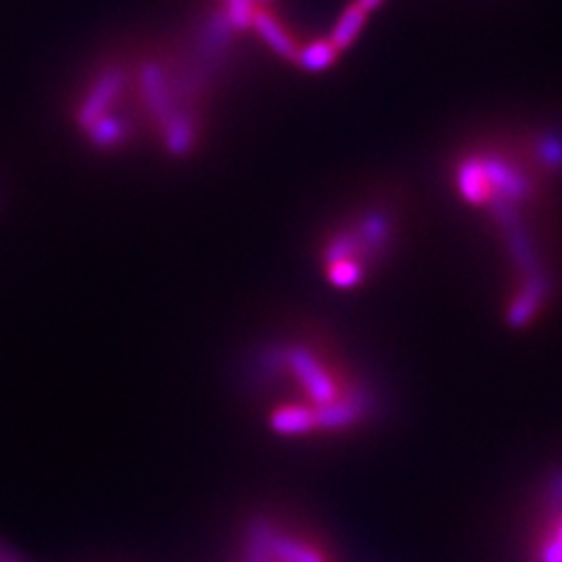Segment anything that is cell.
Instances as JSON below:
<instances>
[{
  "label": "cell",
  "instance_id": "7a4b0ae2",
  "mask_svg": "<svg viewBox=\"0 0 562 562\" xmlns=\"http://www.w3.org/2000/svg\"><path fill=\"white\" fill-rule=\"evenodd\" d=\"M258 537L262 543H266L268 553L277 555L281 562H322L319 553H314L312 549L303 547V543H297L289 537H277V535H270L268 530H260Z\"/></svg>",
  "mask_w": 562,
  "mask_h": 562
},
{
  "label": "cell",
  "instance_id": "6da1fadb",
  "mask_svg": "<svg viewBox=\"0 0 562 562\" xmlns=\"http://www.w3.org/2000/svg\"><path fill=\"white\" fill-rule=\"evenodd\" d=\"M286 363L291 371L301 380L305 392L316 401V406H328V403L338 401V386L330 380V375L324 371L307 349L293 347L286 351Z\"/></svg>",
  "mask_w": 562,
  "mask_h": 562
},
{
  "label": "cell",
  "instance_id": "8992f818",
  "mask_svg": "<svg viewBox=\"0 0 562 562\" xmlns=\"http://www.w3.org/2000/svg\"><path fill=\"white\" fill-rule=\"evenodd\" d=\"M460 186L462 192L467 195V200L471 202H485L490 190H492V181H490V173H487V165H479V162H471L462 169L460 176Z\"/></svg>",
  "mask_w": 562,
  "mask_h": 562
},
{
  "label": "cell",
  "instance_id": "8fae6325",
  "mask_svg": "<svg viewBox=\"0 0 562 562\" xmlns=\"http://www.w3.org/2000/svg\"><path fill=\"white\" fill-rule=\"evenodd\" d=\"M558 541L562 543V525H560V532H558Z\"/></svg>",
  "mask_w": 562,
  "mask_h": 562
},
{
  "label": "cell",
  "instance_id": "52a82bcc",
  "mask_svg": "<svg viewBox=\"0 0 562 562\" xmlns=\"http://www.w3.org/2000/svg\"><path fill=\"white\" fill-rule=\"evenodd\" d=\"M336 52L338 49L330 43H312L305 49H297V61H301L303 68L307 70H322L336 59Z\"/></svg>",
  "mask_w": 562,
  "mask_h": 562
},
{
  "label": "cell",
  "instance_id": "9c48e42d",
  "mask_svg": "<svg viewBox=\"0 0 562 562\" xmlns=\"http://www.w3.org/2000/svg\"><path fill=\"white\" fill-rule=\"evenodd\" d=\"M543 562H562V543L558 539L543 547Z\"/></svg>",
  "mask_w": 562,
  "mask_h": 562
},
{
  "label": "cell",
  "instance_id": "30bf717a",
  "mask_svg": "<svg viewBox=\"0 0 562 562\" xmlns=\"http://www.w3.org/2000/svg\"><path fill=\"white\" fill-rule=\"evenodd\" d=\"M380 3H382V0H357V5L363 8L366 12H368V10H375Z\"/></svg>",
  "mask_w": 562,
  "mask_h": 562
},
{
  "label": "cell",
  "instance_id": "3957f363",
  "mask_svg": "<svg viewBox=\"0 0 562 562\" xmlns=\"http://www.w3.org/2000/svg\"><path fill=\"white\" fill-rule=\"evenodd\" d=\"M270 425L277 434H307L316 427V411L303 406H284L272 413Z\"/></svg>",
  "mask_w": 562,
  "mask_h": 562
},
{
  "label": "cell",
  "instance_id": "277c9868",
  "mask_svg": "<svg viewBox=\"0 0 562 562\" xmlns=\"http://www.w3.org/2000/svg\"><path fill=\"white\" fill-rule=\"evenodd\" d=\"M251 24L258 29V33L262 35V38L268 41V45L279 52V55H284V57H297V47H295V43L291 41V35H289L284 29H281L279 22H274L268 12H260V10H258V12L254 14Z\"/></svg>",
  "mask_w": 562,
  "mask_h": 562
},
{
  "label": "cell",
  "instance_id": "5b68a950",
  "mask_svg": "<svg viewBox=\"0 0 562 562\" xmlns=\"http://www.w3.org/2000/svg\"><path fill=\"white\" fill-rule=\"evenodd\" d=\"M366 14L368 12L363 8H359L357 3L349 5L338 20L336 31H333V35H330V45L336 49H345V47L355 43L357 35L361 33V29L366 24Z\"/></svg>",
  "mask_w": 562,
  "mask_h": 562
},
{
  "label": "cell",
  "instance_id": "ba28073f",
  "mask_svg": "<svg viewBox=\"0 0 562 562\" xmlns=\"http://www.w3.org/2000/svg\"><path fill=\"white\" fill-rule=\"evenodd\" d=\"M328 277L336 286H355L357 281L361 279V270L351 258H342V260H333L328 262Z\"/></svg>",
  "mask_w": 562,
  "mask_h": 562
}]
</instances>
